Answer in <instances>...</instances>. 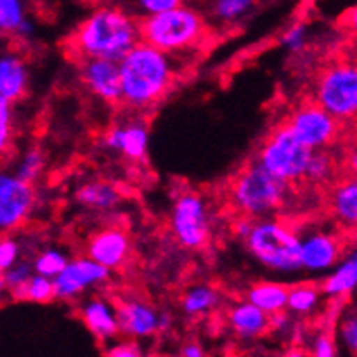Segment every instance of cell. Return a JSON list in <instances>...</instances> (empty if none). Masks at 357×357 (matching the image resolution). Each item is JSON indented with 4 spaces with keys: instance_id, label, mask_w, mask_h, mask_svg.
<instances>
[{
    "instance_id": "cell-27",
    "label": "cell",
    "mask_w": 357,
    "mask_h": 357,
    "mask_svg": "<svg viewBox=\"0 0 357 357\" xmlns=\"http://www.w3.org/2000/svg\"><path fill=\"white\" fill-rule=\"evenodd\" d=\"M335 174H337V160L331 155L330 149H316L310 156L303 181L314 185L328 184L333 181Z\"/></svg>"
},
{
    "instance_id": "cell-13",
    "label": "cell",
    "mask_w": 357,
    "mask_h": 357,
    "mask_svg": "<svg viewBox=\"0 0 357 357\" xmlns=\"http://www.w3.org/2000/svg\"><path fill=\"white\" fill-rule=\"evenodd\" d=\"M80 80L92 96L108 105H121V70L119 61L87 58L80 59Z\"/></svg>"
},
{
    "instance_id": "cell-20",
    "label": "cell",
    "mask_w": 357,
    "mask_h": 357,
    "mask_svg": "<svg viewBox=\"0 0 357 357\" xmlns=\"http://www.w3.org/2000/svg\"><path fill=\"white\" fill-rule=\"evenodd\" d=\"M324 298L340 302L356 294L357 290V246L351 252H345L340 262L323 278Z\"/></svg>"
},
{
    "instance_id": "cell-39",
    "label": "cell",
    "mask_w": 357,
    "mask_h": 357,
    "mask_svg": "<svg viewBox=\"0 0 357 357\" xmlns=\"http://www.w3.org/2000/svg\"><path fill=\"white\" fill-rule=\"evenodd\" d=\"M13 134V105L0 101V146L6 149Z\"/></svg>"
},
{
    "instance_id": "cell-35",
    "label": "cell",
    "mask_w": 357,
    "mask_h": 357,
    "mask_svg": "<svg viewBox=\"0 0 357 357\" xmlns=\"http://www.w3.org/2000/svg\"><path fill=\"white\" fill-rule=\"evenodd\" d=\"M307 42H309V30H307V24L302 23V21L290 24L281 35V45L291 54L302 52L307 47Z\"/></svg>"
},
{
    "instance_id": "cell-30",
    "label": "cell",
    "mask_w": 357,
    "mask_h": 357,
    "mask_svg": "<svg viewBox=\"0 0 357 357\" xmlns=\"http://www.w3.org/2000/svg\"><path fill=\"white\" fill-rule=\"evenodd\" d=\"M33 274H35L33 262H28V260H20V262H16L13 267H9L7 271H2V288L14 300H17L21 290L26 287V283L31 280V276H33Z\"/></svg>"
},
{
    "instance_id": "cell-29",
    "label": "cell",
    "mask_w": 357,
    "mask_h": 357,
    "mask_svg": "<svg viewBox=\"0 0 357 357\" xmlns=\"http://www.w3.org/2000/svg\"><path fill=\"white\" fill-rule=\"evenodd\" d=\"M45 169V156L42 153L40 148L33 146V148H28L21 153L20 160L14 165V176H17L23 181L35 184V182L40 178Z\"/></svg>"
},
{
    "instance_id": "cell-18",
    "label": "cell",
    "mask_w": 357,
    "mask_h": 357,
    "mask_svg": "<svg viewBox=\"0 0 357 357\" xmlns=\"http://www.w3.org/2000/svg\"><path fill=\"white\" fill-rule=\"evenodd\" d=\"M226 323L234 337L243 342H253L271 331V316L250 300L233 303L226 312Z\"/></svg>"
},
{
    "instance_id": "cell-2",
    "label": "cell",
    "mask_w": 357,
    "mask_h": 357,
    "mask_svg": "<svg viewBox=\"0 0 357 357\" xmlns=\"http://www.w3.org/2000/svg\"><path fill=\"white\" fill-rule=\"evenodd\" d=\"M141 42V20L121 6H101L92 10L70 38L78 59L120 61Z\"/></svg>"
},
{
    "instance_id": "cell-17",
    "label": "cell",
    "mask_w": 357,
    "mask_h": 357,
    "mask_svg": "<svg viewBox=\"0 0 357 357\" xmlns=\"http://www.w3.org/2000/svg\"><path fill=\"white\" fill-rule=\"evenodd\" d=\"M87 255L109 271L120 269L130 257V238L120 227H105L89 239Z\"/></svg>"
},
{
    "instance_id": "cell-31",
    "label": "cell",
    "mask_w": 357,
    "mask_h": 357,
    "mask_svg": "<svg viewBox=\"0 0 357 357\" xmlns=\"http://www.w3.org/2000/svg\"><path fill=\"white\" fill-rule=\"evenodd\" d=\"M68 262H70V259L63 250L51 246V248H45L37 253V257L33 259V269L37 274L54 280L63 273Z\"/></svg>"
},
{
    "instance_id": "cell-41",
    "label": "cell",
    "mask_w": 357,
    "mask_h": 357,
    "mask_svg": "<svg viewBox=\"0 0 357 357\" xmlns=\"http://www.w3.org/2000/svg\"><path fill=\"white\" fill-rule=\"evenodd\" d=\"M35 33H37V26H35V21L31 20L30 16L26 17V20L23 21V23L20 24V28H17L16 31H14L13 35H10V38H14V40L17 42H30L33 40Z\"/></svg>"
},
{
    "instance_id": "cell-7",
    "label": "cell",
    "mask_w": 357,
    "mask_h": 357,
    "mask_svg": "<svg viewBox=\"0 0 357 357\" xmlns=\"http://www.w3.org/2000/svg\"><path fill=\"white\" fill-rule=\"evenodd\" d=\"M314 101L340 123L357 120V63L338 61L324 68L314 84Z\"/></svg>"
},
{
    "instance_id": "cell-10",
    "label": "cell",
    "mask_w": 357,
    "mask_h": 357,
    "mask_svg": "<svg viewBox=\"0 0 357 357\" xmlns=\"http://www.w3.org/2000/svg\"><path fill=\"white\" fill-rule=\"evenodd\" d=\"M287 123L312 151L330 149L340 137V121L316 101L298 105L290 113Z\"/></svg>"
},
{
    "instance_id": "cell-26",
    "label": "cell",
    "mask_w": 357,
    "mask_h": 357,
    "mask_svg": "<svg viewBox=\"0 0 357 357\" xmlns=\"http://www.w3.org/2000/svg\"><path fill=\"white\" fill-rule=\"evenodd\" d=\"M324 294L321 284L297 283L288 287L287 310L297 317H309L319 310Z\"/></svg>"
},
{
    "instance_id": "cell-37",
    "label": "cell",
    "mask_w": 357,
    "mask_h": 357,
    "mask_svg": "<svg viewBox=\"0 0 357 357\" xmlns=\"http://www.w3.org/2000/svg\"><path fill=\"white\" fill-rule=\"evenodd\" d=\"M310 356L316 357H335L338 354V342L335 338V335L326 333H316L309 337V344H307Z\"/></svg>"
},
{
    "instance_id": "cell-14",
    "label": "cell",
    "mask_w": 357,
    "mask_h": 357,
    "mask_svg": "<svg viewBox=\"0 0 357 357\" xmlns=\"http://www.w3.org/2000/svg\"><path fill=\"white\" fill-rule=\"evenodd\" d=\"M102 146L109 151L120 153L130 162H144L149 148V128L139 113L113 125L102 135Z\"/></svg>"
},
{
    "instance_id": "cell-5",
    "label": "cell",
    "mask_w": 357,
    "mask_h": 357,
    "mask_svg": "<svg viewBox=\"0 0 357 357\" xmlns=\"http://www.w3.org/2000/svg\"><path fill=\"white\" fill-rule=\"evenodd\" d=\"M290 185L259 162H253L243 167L231 182L229 202L239 215L250 219L274 217L287 206Z\"/></svg>"
},
{
    "instance_id": "cell-34",
    "label": "cell",
    "mask_w": 357,
    "mask_h": 357,
    "mask_svg": "<svg viewBox=\"0 0 357 357\" xmlns=\"http://www.w3.org/2000/svg\"><path fill=\"white\" fill-rule=\"evenodd\" d=\"M28 17L24 0H0V30L3 35H13Z\"/></svg>"
},
{
    "instance_id": "cell-12",
    "label": "cell",
    "mask_w": 357,
    "mask_h": 357,
    "mask_svg": "<svg viewBox=\"0 0 357 357\" xmlns=\"http://www.w3.org/2000/svg\"><path fill=\"white\" fill-rule=\"evenodd\" d=\"M33 184L14 174L0 177V229L10 233L26 224L35 208Z\"/></svg>"
},
{
    "instance_id": "cell-28",
    "label": "cell",
    "mask_w": 357,
    "mask_h": 357,
    "mask_svg": "<svg viewBox=\"0 0 357 357\" xmlns=\"http://www.w3.org/2000/svg\"><path fill=\"white\" fill-rule=\"evenodd\" d=\"M335 338L345 354L357 356V305L342 310L335 326Z\"/></svg>"
},
{
    "instance_id": "cell-6",
    "label": "cell",
    "mask_w": 357,
    "mask_h": 357,
    "mask_svg": "<svg viewBox=\"0 0 357 357\" xmlns=\"http://www.w3.org/2000/svg\"><path fill=\"white\" fill-rule=\"evenodd\" d=\"M312 153V149L303 144L284 121L267 134L257 151L255 162L266 167L276 177L290 184H297L305 178V170Z\"/></svg>"
},
{
    "instance_id": "cell-3",
    "label": "cell",
    "mask_w": 357,
    "mask_h": 357,
    "mask_svg": "<svg viewBox=\"0 0 357 357\" xmlns=\"http://www.w3.org/2000/svg\"><path fill=\"white\" fill-rule=\"evenodd\" d=\"M206 14L189 3L141 20V40L163 52L188 56L210 37Z\"/></svg>"
},
{
    "instance_id": "cell-45",
    "label": "cell",
    "mask_w": 357,
    "mask_h": 357,
    "mask_svg": "<svg viewBox=\"0 0 357 357\" xmlns=\"http://www.w3.org/2000/svg\"><path fill=\"white\" fill-rule=\"evenodd\" d=\"M345 24L349 26V30L356 31L357 33V3L351 10H349L347 14H345Z\"/></svg>"
},
{
    "instance_id": "cell-16",
    "label": "cell",
    "mask_w": 357,
    "mask_h": 357,
    "mask_svg": "<svg viewBox=\"0 0 357 357\" xmlns=\"http://www.w3.org/2000/svg\"><path fill=\"white\" fill-rule=\"evenodd\" d=\"M78 316L101 345H108L120 333L116 303L105 297H89L78 305Z\"/></svg>"
},
{
    "instance_id": "cell-44",
    "label": "cell",
    "mask_w": 357,
    "mask_h": 357,
    "mask_svg": "<svg viewBox=\"0 0 357 357\" xmlns=\"http://www.w3.org/2000/svg\"><path fill=\"white\" fill-rule=\"evenodd\" d=\"M172 324H174L172 314H170L169 310H162V314H160V333L169 331L170 328H172Z\"/></svg>"
},
{
    "instance_id": "cell-24",
    "label": "cell",
    "mask_w": 357,
    "mask_h": 357,
    "mask_svg": "<svg viewBox=\"0 0 357 357\" xmlns=\"http://www.w3.org/2000/svg\"><path fill=\"white\" fill-rule=\"evenodd\" d=\"M220 294L210 284H192L181 298V310L188 317H205L220 307Z\"/></svg>"
},
{
    "instance_id": "cell-36",
    "label": "cell",
    "mask_w": 357,
    "mask_h": 357,
    "mask_svg": "<svg viewBox=\"0 0 357 357\" xmlns=\"http://www.w3.org/2000/svg\"><path fill=\"white\" fill-rule=\"evenodd\" d=\"M105 356L108 357H141L144 356V349H142L141 340H135V338L123 337L115 338L113 342H109L108 345H105Z\"/></svg>"
},
{
    "instance_id": "cell-11",
    "label": "cell",
    "mask_w": 357,
    "mask_h": 357,
    "mask_svg": "<svg viewBox=\"0 0 357 357\" xmlns=\"http://www.w3.org/2000/svg\"><path fill=\"white\" fill-rule=\"evenodd\" d=\"M109 278L112 271L89 255L70 259L63 273L54 278L56 300L70 302L80 298L89 290L108 283Z\"/></svg>"
},
{
    "instance_id": "cell-46",
    "label": "cell",
    "mask_w": 357,
    "mask_h": 357,
    "mask_svg": "<svg viewBox=\"0 0 357 357\" xmlns=\"http://www.w3.org/2000/svg\"><path fill=\"white\" fill-rule=\"evenodd\" d=\"M356 298H357V290H356Z\"/></svg>"
},
{
    "instance_id": "cell-4",
    "label": "cell",
    "mask_w": 357,
    "mask_h": 357,
    "mask_svg": "<svg viewBox=\"0 0 357 357\" xmlns=\"http://www.w3.org/2000/svg\"><path fill=\"white\" fill-rule=\"evenodd\" d=\"M243 243L252 259L271 273L291 276L302 271L298 229L284 220L276 217L255 219Z\"/></svg>"
},
{
    "instance_id": "cell-38",
    "label": "cell",
    "mask_w": 357,
    "mask_h": 357,
    "mask_svg": "<svg viewBox=\"0 0 357 357\" xmlns=\"http://www.w3.org/2000/svg\"><path fill=\"white\" fill-rule=\"evenodd\" d=\"M21 260V245L14 238L6 236L0 241V271H7Z\"/></svg>"
},
{
    "instance_id": "cell-33",
    "label": "cell",
    "mask_w": 357,
    "mask_h": 357,
    "mask_svg": "<svg viewBox=\"0 0 357 357\" xmlns=\"http://www.w3.org/2000/svg\"><path fill=\"white\" fill-rule=\"evenodd\" d=\"M17 300H28V302L35 303H47L51 300H56L54 280L35 273L31 280L26 283V287L21 290Z\"/></svg>"
},
{
    "instance_id": "cell-42",
    "label": "cell",
    "mask_w": 357,
    "mask_h": 357,
    "mask_svg": "<svg viewBox=\"0 0 357 357\" xmlns=\"http://www.w3.org/2000/svg\"><path fill=\"white\" fill-rule=\"evenodd\" d=\"M345 167H347L349 174L357 176V132L352 137L351 144L347 146V153H345Z\"/></svg>"
},
{
    "instance_id": "cell-21",
    "label": "cell",
    "mask_w": 357,
    "mask_h": 357,
    "mask_svg": "<svg viewBox=\"0 0 357 357\" xmlns=\"http://www.w3.org/2000/svg\"><path fill=\"white\" fill-rule=\"evenodd\" d=\"M30 73L24 59L14 52H3L0 58V101L7 105L21 101L28 91Z\"/></svg>"
},
{
    "instance_id": "cell-22",
    "label": "cell",
    "mask_w": 357,
    "mask_h": 357,
    "mask_svg": "<svg viewBox=\"0 0 357 357\" xmlns=\"http://www.w3.org/2000/svg\"><path fill=\"white\" fill-rule=\"evenodd\" d=\"M260 0H206V17L217 28L238 26L259 7Z\"/></svg>"
},
{
    "instance_id": "cell-23",
    "label": "cell",
    "mask_w": 357,
    "mask_h": 357,
    "mask_svg": "<svg viewBox=\"0 0 357 357\" xmlns=\"http://www.w3.org/2000/svg\"><path fill=\"white\" fill-rule=\"evenodd\" d=\"M82 206L94 212H109L115 210L121 202V192L115 184L106 181H92L82 184L75 195Z\"/></svg>"
},
{
    "instance_id": "cell-32",
    "label": "cell",
    "mask_w": 357,
    "mask_h": 357,
    "mask_svg": "<svg viewBox=\"0 0 357 357\" xmlns=\"http://www.w3.org/2000/svg\"><path fill=\"white\" fill-rule=\"evenodd\" d=\"M182 3H185V0H120L119 6L134 14L137 20H144V17L165 13Z\"/></svg>"
},
{
    "instance_id": "cell-40",
    "label": "cell",
    "mask_w": 357,
    "mask_h": 357,
    "mask_svg": "<svg viewBox=\"0 0 357 357\" xmlns=\"http://www.w3.org/2000/svg\"><path fill=\"white\" fill-rule=\"evenodd\" d=\"M291 326H294V314L288 310H281V312L271 316V333L290 335Z\"/></svg>"
},
{
    "instance_id": "cell-9",
    "label": "cell",
    "mask_w": 357,
    "mask_h": 357,
    "mask_svg": "<svg viewBox=\"0 0 357 357\" xmlns=\"http://www.w3.org/2000/svg\"><path fill=\"white\" fill-rule=\"evenodd\" d=\"M300 234V264L302 271L312 276H326L345 255L344 238L328 226L309 224Z\"/></svg>"
},
{
    "instance_id": "cell-25",
    "label": "cell",
    "mask_w": 357,
    "mask_h": 357,
    "mask_svg": "<svg viewBox=\"0 0 357 357\" xmlns=\"http://www.w3.org/2000/svg\"><path fill=\"white\" fill-rule=\"evenodd\" d=\"M245 298L273 316L281 310H287L288 287L278 281H259L246 290Z\"/></svg>"
},
{
    "instance_id": "cell-8",
    "label": "cell",
    "mask_w": 357,
    "mask_h": 357,
    "mask_svg": "<svg viewBox=\"0 0 357 357\" xmlns=\"http://www.w3.org/2000/svg\"><path fill=\"white\" fill-rule=\"evenodd\" d=\"M170 231L182 248H205L212 238V213L206 199L195 191L178 195L170 212Z\"/></svg>"
},
{
    "instance_id": "cell-19",
    "label": "cell",
    "mask_w": 357,
    "mask_h": 357,
    "mask_svg": "<svg viewBox=\"0 0 357 357\" xmlns=\"http://www.w3.org/2000/svg\"><path fill=\"white\" fill-rule=\"evenodd\" d=\"M328 208L338 227L357 234V176L349 174L331 188Z\"/></svg>"
},
{
    "instance_id": "cell-1",
    "label": "cell",
    "mask_w": 357,
    "mask_h": 357,
    "mask_svg": "<svg viewBox=\"0 0 357 357\" xmlns=\"http://www.w3.org/2000/svg\"><path fill=\"white\" fill-rule=\"evenodd\" d=\"M181 58L184 56L169 54L146 42H139L120 61L121 105L139 115L158 106L176 85Z\"/></svg>"
},
{
    "instance_id": "cell-15",
    "label": "cell",
    "mask_w": 357,
    "mask_h": 357,
    "mask_svg": "<svg viewBox=\"0 0 357 357\" xmlns=\"http://www.w3.org/2000/svg\"><path fill=\"white\" fill-rule=\"evenodd\" d=\"M120 321V333L123 337L146 340L160 333V310L146 300L125 297L116 303Z\"/></svg>"
},
{
    "instance_id": "cell-43",
    "label": "cell",
    "mask_w": 357,
    "mask_h": 357,
    "mask_svg": "<svg viewBox=\"0 0 357 357\" xmlns=\"http://www.w3.org/2000/svg\"><path fill=\"white\" fill-rule=\"evenodd\" d=\"M178 354L184 357H203L205 356V349L199 344H196V342H188V344L182 345Z\"/></svg>"
}]
</instances>
